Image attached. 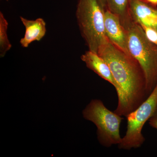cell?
I'll return each mask as SVG.
<instances>
[{"instance_id": "cell-1", "label": "cell", "mask_w": 157, "mask_h": 157, "mask_svg": "<svg viewBox=\"0 0 157 157\" xmlns=\"http://www.w3.org/2000/svg\"><path fill=\"white\" fill-rule=\"evenodd\" d=\"M98 54L109 66L117 85L118 104L114 112L126 117L148 97L143 70L133 57L109 39L100 46Z\"/></svg>"}, {"instance_id": "cell-2", "label": "cell", "mask_w": 157, "mask_h": 157, "mask_svg": "<svg viewBox=\"0 0 157 157\" xmlns=\"http://www.w3.org/2000/svg\"><path fill=\"white\" fill-rule=\"evenodd\" d=\"M121 18L126 31L129 52L143 70L149 95L157 84V46L149 40L140 25L134 20H128L127 15Z\"/></svg>"}, {"instance_id": "cell-3", "label": "cell", "mask_w": 157, "mask_h": 157, "mask_svg": "<svg viewBox=\"0 0 157 157\" xmlns=\"http://www.w3.org/2000/svg\"><path fill=\"white\" fill-rule=\"evenodd\" d=\"M104 11L98 0H78L76 14L79 29L89 50L97 53L100 46L108 40Z\"/></svg>"}, {"instance_id": "cell-4", "label": "cell", "mask_w": 157, "mask_h": 157, "mask_svg": "<svg viewBox=\"0 0 157 157\" xmlns=\"http://www.w3.org/2000/svg\"><path fill=\"white\" fill-rule=\"evenodd\" d=\"M83 117L97 127L98 140L101 145L109 147L118 145L122 140L120 128L123 118L109 110L100 100H93L83 110Z\"/></svg>"}, {"instance_id": "cell-5", "label": "cell", "mask_w": 157, "mask_h": 157, "mask_svg": "<svg viewBox=\"0 0 157 157\" xmlns=\"http://www.w3.org/2000/svg\"><path fill=\"white\" fill-rule=\"evenodd\" d=\"M157 108V84L143 103L127 116L125 135L118 145L119 148L130 150L143 145L145 139L142 133L144 126L152 116Z\"/></svg>"}, {"instance_id": "cell-6", "label": "cell", "mask_w": 157, "mask_h": 157, "mask_svg": "<svg viewBox=\"0 0 157 157\" xmlns=\"http://www.w3.org/2000/svg\"><path fill=\"white\" fill-rule=\"evenodd\" d=\"M104 16L105 32L109 41L119 49L132 56L128 48L126 31L121 24L120 16L107 9L104 11Z\"/></svg>"}, {"instance_id": "cell-7", "label": "cell", "mask_w": 157, "mask_h": 157, "mask_svg": "<svg viewBox=\"0 0 157 157\" xmlns=\"http://www.w3.org/2000/svg\"><path fill=\"white\" fill-rule=\"evenodd\" d=\"M128 12L133 20L140 25L157 30V10L144 0H129Z\"/></svg>"}, {"instance_id": "cell-8", "label": "cell", "mask_w": 157, "mask_h": 157, "mask_svg": "<svg viewBox=\"0 0 157 157\" xmlns=\"http://www.w3.org/2000/svg\"><path fill=\"white\" fill-rule=\"evenodd\" d=\"M81 59L89 69L93 70L104 80L108 81L115 87L116 91L117 90V85L109 66L98 53L89 50L82 55Z\"/></svg>"}, {"instance_id": "cell-9", "label": "cell", "mask_w": 157, "mask_h": 157, "mask_svg": "<svg viewBox=\"0 0 157 157\" xmlns=\"http://www.w3.org/2000/svg\"><path fill=\"white\" fill-rule=\"evenodd\" d=\"M20 18L25 29L24 36L20 41L22 47L27 48L32 42L40 41L45 36L46 33V23L43 18L31 20L21 16Z\"/></svg>"}, {"instance_id": "cell-10", "label": "cell", "mask_w": 157, "mask_h": 157, "mask_svg": "<svg viewBox=\"0 0 157 157\" xmlns=\"http://www.w3.org/2000/svg\"><path fill=\"white\" fill-rule=\"evenodd\" d=\"M9 23L2 11L0 12V56H5L10 50L12 45L8 38L7 30Z\"/></svg>"}, {"instance_id": "cell-11", "label": "cell", "mask_w": 157, "mask_h": 157, "mask_svg": "<svg viewBox=\"0 0 157 157\" xmlns=\"http://www.w3.org/2000/svg\"><path fill=\"white\" fill-rule=\"evenodd\" d=\"M129 0H107V8L120 17H124L128 12Z\"/></svg>"}, {"instance_id": "cell-12", "label": "cell", "mask_w": 157, "mask_h": 157, "mask_svg": "<svg viewBox=\"0 0 157 157\" xmlns=\"http://www.w3.org/2000/svg\"><path fill=\"white\" fill-rule=\"evenodd\" d=\"M143 29L147 39L157 46V30L146 26L140 25Z\"/></svg>"}, {"instance_id": "cell-13", "label": "cell", "mask_w": 157, "mask_h": 157, "mask_svg": "<svg viewBox=\"0 0 157 157\" xmlns=\"http://www.w3.org/2000/svg\"><path fill=\"white\" fill-rule=\"evenodd\" d=\"M149 123L151 126L157 130V108L153 115L149 120Z\"/></svg>"}, {"instance_id": "cell-14", "label": "cell", "mask_w": 157, "mask_h": 157, "mask_svg": "<svg viewBox=\"0 0 157 157\" xmlns=\"http://www.w3.org/2000/svg\"><path fill=\"white\" fill-rule=\"evenodd\" d=\"M98 1L101 7L105 10V9L107 8V0H98Z\"/></svg>"}, {"instance_id": "cell-15", "label": "cell", "mask_w": 157, "mask_h": 157, "mask_svg": "<svg viewBox=\"0 0 157 157\" xmlns=\"http://www.w3.org/2000/svg\"><path fill=\"white\" fill-rule=\"evenodd\" d=\"M148 2L151 3L153 5H157V0H147Z\"/></svg>"}]
</instances>
